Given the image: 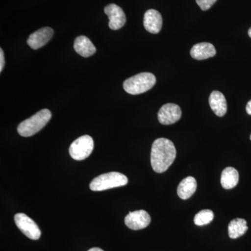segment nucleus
I'll return each instance as SVG.
<instances>
[{"label": "nucleus", "instance_id": "nucleus-10", "mask_svg": "<svg viewBox=\"0 0 251 251\" xmlns=\"http://www.w3.org/2000/svg\"><path fill=\"white\" fill-rule=\"evenodd\" d=\"M52 28L46 27L41 28L31 34L27 39V44L33 50H38L48 44L53 36Z\"/></svg>", "mask_w": 251, "mask_h": 251}, {"label": "nucleus", "instance_id": "nucleus-2", "mask_svg": "<svg viewBox=\"0 0 251 251\" xmlns=\"http://www.w3.org/2000/svg\"><path fill=\"white\" fill-rule=\"evenodd\" d=\"M52 114L49 110H41L32 117L21 122L18 126V133L23 137L32 136L49 123Z\"/></svg>", "mask_w": 251, "mask_h": 251}, {"label": "nucleus", "instance_id": "nucleus-16", "mask_svg": "<svg viewBox=\"0 0 251 251\" xmlns=\"http://www.w3.org/2000/svg\"><path fill=\"white\" fill-rule=\"evenodd\" d=\"M239 179V173L235 168L227 167L222 172L221 184L225 189H232L238 184Z\"/></svg>", "mask_w": 251, "mask_h": 251}, {"label": "nucleus", "instance_id": "nucleus-14", "mask_svg": "<svg viewBox=\"0 0 251 251\" xmlns=\"http://www.w3.org/2000/svg\"><path fill=\"white\" fill-rule=\"evenodd\" d=\"M75 52L84 57H89L95 53L97 49L92 41L85 36H77L74 41Z\"/></svg>", "mask_w": 251, "mask_h": 251}, {"label": "nucleus", "instance_id": "nucleus-12", "mask_svg": "<svg viewBox=\"0 0 251 251\" xmlns=\"http://www.w3.org/2000/svg\"><path fill=\"white\" fill-rule=\"evenodd\" d=\"M216 54L215 47L210 43H200L191 50V55L193 59L203 60L214 57Z\"/></svg>", "mask_w": 251, "mask_h": 251}, {"label": "nucleus", "instance_id": "nucleus-21", "mask_svg": "<svg viewBox=\"0 0 251 251\" xmlns=\"http://www.w3.org/2000/svg\"><path fill=\"white\" fill-rule=\"evenodd\" d=\"M246 110H247V113L251 115V100L248 102Z\"/></svg>", "mask_w": 251, "mask_h": 251}, {"label": "nucleus", "instance_id": "nucleus-4", "mask_svg": "<svg viewBox=\"0 0 251 251\" xmlns=\"http://www.w3.org/2000/svg\"><path fill=\"white\" fill-rule=\"evenodd\" d=\"M128 184V178L125 175L117 172L99 175L90 183V189L93 191H102Z\"/></svg>", "mask_w": 251, "mask_h": 251}, {"label": "nucleus", "instance_id": "nucleus-24", "mask_svg": "<svg viewBox=\"0 0 251 251\" xmlns=\"http://www.w3.org/2000/svg\"><path fill=\"white\" fill-rule=\"evenodd\" d=\"M250 138H251V137H250Z\"/></svg>", "mask_w": 251, "mask_h": 251}, {"label": "nucleus", "instance_id": "nucleus-1", "mask_svg": "<svg viewBox=\"0 0 251 251\" xmlns=\"http://www.w3.org/2000/svg\"><path fill=\"white\" fill-rule=\"evenodd\" d=\"M176 156V148L171 140L158 138L151 147V164L153 171L164 173L173 164Z\"/></svg>", "mask_w": 251, "mask_h": 251}, {"label": "nucleus", "instance_id": "nucleus-6", "mask_svg": "<svg viewBox=\"0 0 251 251\" xmlns=\"http://www.w3.org/2000/svg\"><path fill=\"white\" fill-rule=\"evenodd\" d=\"M14 220L20 230L28 238L32 240H38L40 238L41 232L39 226L29 216L18 213L15 215Z\"/></svg>", "mask_w": 251, "mask_h": 251}, {"label": "nucleus", "instance_id": "nucleus-19", "mask_svg": "<svg viewBox=\"0 0 251 251\" xmlns=\"http://www.w3.org/2000/svg\"><path fill=\"white\" fill-rule=\"evenodd\" d=\"M196 1L202 11H207L213 5L215 4L217 0H196Z\"/></svg>", "mask_w": 251, "mask_h": 251}, {"label": "nucleus", "instance_id": "nucleus-18", "mask_svg": "<svg viewBox=\"0 0 251 251\" xmlns=\"http://www.w3.org/2000/svg\"><path fill=\"white\" fill-rule=\"evenodd\" d=\"M214 212L209 209H204L199 211L194 218V223L196 226H202L210 224L214 219Z\"/></svg>", "mask_w": 251, "mask_h": 251}, {"label": "nucleus", "instance_id": "nucleus-23", "mask_svg": "<svg viewBox=\"0 0 251 251\" xmlns=\"http://www.w3.org/2000/svg\"><path fill=\"white\" fill-rule=\"evenodd\" d=\"M249 36H250V37L251 38V27L250 28V29H249Z\"/></svg>", "mask_w": 251, "mask_h": 251}, {"label": "nucleus", "instance_id": "nucleus-9", "mask_svg": "<svg viewBox=\"0 0 251 251\" xmlns=\"http://www.w3.org/2000/svg\"><path fill=\"white\" fill-rule=\"evenodd\" d=\"M104 11L108 16L109 27L112 30H118L125 25L126 18L121 7L117 4H110L105 6Z\"/></svg>", "mask_w": 251, "mask_h": 251}, {"label": "nucleus", "instance_id": "nucleus-22", "mask_svg": "<svg viewBox=\"0 0 251 251\" xmlns=\"http://www.w3.org/2000/svg\"><path fill=\"white\" fill-rule=\"evenodd\" d=\"M88 251H103L102 249H99V248H92L90 249Z\"/></svg>", "mask_w": 251, "mask_h": 251}, {"label": "nucleus", "instance_id": "nucleus-7", "mask_svg": "<svg viewBox=\"0 0 251 251\" xmlns=\"http://www.w3.org/2000/svg\"><path fill=\"white\" fill-rule=\"evenodd\" d=\"M181 117V108L174 103L165 104L158 112V121L163 125H173L179 121Z\"/></svg>", "mask_w": 251, "mask_h": 251}, {"label": "nucleus", "instance_id": "nucleus-3", "mask_svg": "<svg viewBox=\"0 0 251 251\" xmlns=\"http://www.w3.org/2000/svg\"><path fill=\"white\" fill-rule=\"evenodd\" d=\"M156 77L151 73H141L129 77L123 84L124 90L127 93L137 95L151 90L156 84Z\"/></svg>", "mask_w": 251, "mask_h": 251}, {"label": "nucleus", "instance_id": "nucleus-8", "mask_svg": "<svg viewBox=\"0 0 251 251\" xmlns=\"http://www.w3.org/2000/svg\"><path fill=\"white\" fill-rule=\"evenodd\" d=\"M150 223L151 217L145 210L132 211L125 217L126 226L133 230H139L145 228Z\"/></svg>", "mask_w": 251, "mask_h": 251}, {"label": "nucleus", "instance_id": "nucleus-11", "mask_svg": "<svg viewBox=\"0 0 251 251\" xmlns=\"http://www.w3.org/2000/svg\"><path fill=\"white\" fill-rule=\"evenodd\" d=\"M144 26L145 29L151 34H158L161 30L163 18L161 14L154 9L146 11L144 16Z\"/></svg>", "mask_w": 251, "mask_h": 251}, {"label": "nucleus", "instance_id": "nucleus-5", "mask_svg": "<svg viewBox=\"0 0 251 251\" xmlns=\"http://www.w3.org/2000/svg\"><path fill=\"white\" fill-rule=\"evenodd\" d=\"M94 150V140L88 135H82L73 142L69 153L74 159L82 161L88 158Z\"/></svg>", "mask_w": 251, "mask_h": 251}, {"label": "nucleus", "instance_id": "nucleus-15", "mask_svg": "<svg viewBox=\"0 0 251 251\" xmlns=\"http://www.w3.org/2000/svg\"><path fill=\"white\" fill-rule=\"evenodd\" d=\"M197 189V181L193 176H188L180 182L177 188V194L182 200L191 197Z\"/></svg>", "mask_w": 251, "mask_h": 251}, {"label": "nucleus", "instance_id": "nucleus-17", "mask_svg": "<svg viewBox=\"0 0 251 251\" xmlns=\"http://www.w3.org/2000/svg\"><path fill=\"white\" fill-rule=\"evenodd\" d=\"M249 229L246 220L235 219L229 224L228 234L231 239H237L242 237Z\"/></svg>", "mask_w": 251, "mask_h": 251}, {"label": "nucleus", "instance_id": "nucleus-13", "mask_svg": "<svg viewBox=\"0 0 251 251\" xmlns=\"http://www.w3.org/2000/svg\"><path fill=\"white\" fill-rule=\"evenodd\" d=\"M209 105L213 112L218 117H224L227 110V101L224 94L219 91L211 92L209 99Z\"/></svg>", "mask_w": 251, "mask_h": 251}, {"label": "nucleus", "instance_id": "nucleus-20", "mask_svg": "<svg viewBox=\"0 0 251 251\" xmlns=\"http://www.w3.org/2000/svg\"><path fill=\"white\" fill-rule=\"evenodd\" d=\"M5 64L4 52L2 49H0V72H2Z\"/></svg>", "mask_w": 251, "mask_h": 251}]
</instances>
